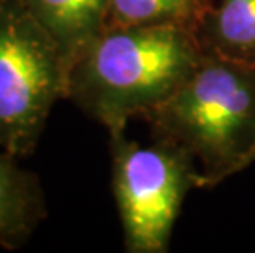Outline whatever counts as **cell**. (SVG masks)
Segmentation results:
<instances>
[{
    "label": "cell",
    "instance_id": "30bf717a",
    "mask_svg": "<svg viewBox=\"0 0 255 253\" xmlns=\"http://www.w3.org/2000/svg\"><path fill=\"white\" fill-rule=\"evenodd\" d=\"M2 2H3V0H0V3H2Z\"/></svg>",
    "mask_w": 255,
    "mask_h": 253
},
{
    "label": "cell",
    "instance_id": "5b68a950",
    "mask_svg": "<svg viewBox=\"0 0 255 253\" xmlns=\"http://www.w3.org/2000/svg\"><path fill=\"white\" fill-rule=\"evenodd\" d=\"M61 51L68 71L109 25V0H21Z\"/></svg>",
    "mask_w": 255,
    "mask_h": 253
},
{
    "label": "cell",
    "instance_id": "9c48e42d",
    "mask_svg": "<svg viewBox=\"0 0 255 253\" xmlns=\"http://www.w3.org/2000/svg\"><path fill=\"white\" fill-rule=\"evenodd\" d=\"M254 163H255V156H254Z\"/></svg>",
    "mask_w": 255,
    "mask_h": 253
},
{
    "label": "cell",
    "instance_id": "ba28073f",
    "mask_svg": "<svg viewBox=\"0 0 255 253\" xmlns=\"http://www.w3.org/2000/svg\"><path fill=\"white\" fill-rule=\"evenodd\" d=\"M209 0H109V25L198 28Z\"/></svg>",
    "mask_w": 255,
    "mask_h": 253
},
{
    "label": "cell",
    "instance_id": "8992f818",
    "mask_svg": "<svg viewBox=\"0 0 255 253\" xmlns=\"http://www.w3.org/2000/svg\"><path fill=\"white\" fill-rule=\"evenodd\" d=\"M45 217V194L36 174L0 148V247L21 249Z\"/></svg>",
    "mask_w": 255,
    "mask_h": 253
},
{
    "label": "cell",
    "instance_id": "3957f363",
    "mask_svg": "<svg viewBox=\"0 0 255 253\" xmlns=\"http://www.w3.org/2000/svg\"><path fill=\"white\" fill-rule=\"evenodd\" d=\"M69 71L53 38L21 0L0 3V148L35 152L48 117L68 97Z\"/></svg>",
    "mask_w": 255,
    "mask_h": 253
},
{
    "label": "cell",
    "instance_id": "6da1fadb",
    "mask_svg": "<svg viewBox=\"0 0 255 253\" xmlns=\"http://www.w3.org/2000/svg\"><path fill=\"white\" fill-rule=\"evenodd\" d=\"M203 56L193 31L107 25L73 64L66 99L109 135L122 133L170 99Z\"/></svg>",
    "mask_w": 255,
    "mask_h": 253
},
{
    "label": "cell",
    "instance_id": "52a82bcc",
    "mask_svg": "<svg viewBox=\"0 0 255 253\" xmlns=\"http://www.w3.org/2000/svg\"><path fill=\"white\" fill-rule=\"evenodd\" d=\"M194 36L204 53L255 64V0H209Z\"/></svg>",
    "mask_w": 255,
    "mask_h": 253
},
{
    "label": "cell",
    "instance_id": "7a4b0ae2",
    "mask_svg": "<svg viewBox=\"0 0 255 253\" xmlns=\"http://www.w3.org/2000/svg\"><path fill=\"white\" fill-rule=\"evenodd\" d=\"M143 118L155 140L196 160L201 187L218 186L254 165L255 64L204 53L186 83Z\"/></svg>",
    "mask_w": 255,
    "mask_h": 253
},
{
    "label": "cell",
    "instance_id": "277c9868",
    "mask_svg": "<svg viewBox=\"0 0 255 253\" xmlns=\"http://www.w3.org/2000/svg\"><path fill=\"white\" fill-rule=\"evenodd\" d=\"M109 148L126 250L166 253L184 199L201 187L196 160L163 140L142 147L126 132L109 135Z\"/></svg>",
    "mask_w": 255,
    "mask_h": 253
}]
</instances>
